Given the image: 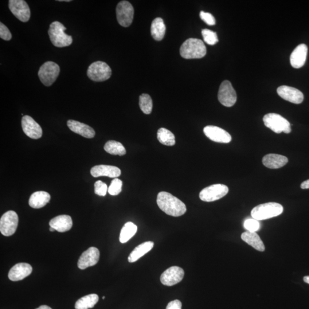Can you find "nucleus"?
Returning a JSON list of instances; mask_svg holds the SVG:
<instances>
[{"instance_id":"nucleus-1","label":"nucleus","mask_w":309,"mask_h":309,"mask_svg":"<svg viewBox=\"0 0 309 309\" xmlns=\"http://www.w3.org/2000/svg\"><path fill=\"white\" fill-rule=\"evenodd\" d=\"M156 201L159 208L169 216L178 217L186 212L185 203L169 193L164 191L159 193Z\"/></svg>"},{"instance_id":"nucleus-2","label":"nucleus","mask_w":309,"mask_h":309,"mask_svg":"<svg viewBox=\"0 0 309 309\" xmlns=\"http://www.w3.org/2000/svg\"><path fill=\"white\" fill-rule=\"evenodd\" d=\"M206 47L200 39L190 38L184 42L180 48L181 56L186 59L201 58L206 56Z\"/></svg>"},{"instance_id":"nucleus-3","label":"nucleus","mask_w":309,"mask_h":309,"mask_svg":"<svg viewBox=\"0 0 309 309\" xmlns=\"http://www.w3.org/2000/svg\"><path fill=\"white\" fill-rule=\"evenodd\" d=\"M66 28L62 23L54 21L50 23L48 34L53 45L58 48H63L72 44L73 39L71 36L64 32Z\"/></svg>"},{"instance_id":"nucleus-4","label":"nucleus","mask_w":309,"mask_h":309,"mask_svg":"<svg viewBox=\"0 0 309 309\" xmlns=\"http://www.w3.org/2000/svg\"><path fill=\"white\" fill-rule=\"evenodd\" d=\"M283 211L284 207L279 203L269 202L254 207L251 215L255 220L262 221L279 216Z\"/></svg>"},{"instance_id":"nucleus-5","label":"nucleus","mask_w":309,"mask_h":309,"mask_svg":"<svg viewBox=\"0 0 309 309\" xmlns=\"http://www.w3.org/2000/svg\"><path fill=\"white\" fill-rule=\"evenodd\" d=\"M263 121L265 126L276 134H281V132L289 134L292 131L291 125L289 121L277 113H268L264 116Z\"/></svg>"},{"instance_id":"nucleus-6","label":"nucleus","mask_w":309,"mask_h":309,"mask_svg":"<svg viewBox=\"0 0 309 309\" xmlns=\"http://www.w3.org/2000/svg\"><path fill=\"white\" fill-rule=\"evenodd\" d=\"M60 71V66L55 62L46 61L39 69L38 76L43 84L49 87L56 80Z\"/></svg>"},{"instance_id":"nucleus-7","label":"nucleus","mask_w":309,"mask_h":309,"mask_svg":"<svg viewBox=\"0 0 309 309\" xmlns=\"http://www.w3.org/2000/svg\"><path fill=\"white\" fill-rule=\"evenodd\" d=\"M112 70L105 62L97 61L89 66L87 76L93 81L102 82L111 77Z\"/></svg>"},{"instance_id":"nucleus-8","label":"nucleus","mask_w":309,"mask_h":309,"mask_svg":"<svg viewBox=\"0 0 309 309\" xmlns=\"http://www.w3.org/2000/svg\"><path fill=\"white\" fill-rule=\"evenodd\" d=\"M229 190L228 186L222 184H216L203 189L199 194V198L204 202L216 201L226 196Z\"/></svg>"},{"instance_id":"nucleus-9","label":"nucleus","mask_w":309,"mask_h":309,"mask_svg":"<svg viewBox=\"0 0 309 309\" xmlns=\"http://www.w3.org/2000/svg\"><path fill=\"white\" fill-rule=\"evenodd\" d=\"M218 97L220 102L225 107H231L236 104L237 93L230 81L225 80L222 82L219 89Z\"/></svg>"},{"instance_id":"nucleus-10","label":"nucleus","mask_w":309,"mask_h":309,"mask_svg":"<svg viewBox=\"0 0 309 309\" xmlns=\"http://www.w3.org/2000/svg\"><path fill=\"white\" fill-rule=\"evenodd\" d=\"M117 20L121 26H130L134 19V9L127 1H120L116 9Z\"/></svg>"},{"instance_id":"nucleus-11","label":"nucleus","mask_w":309,"mask_h":309,"mask_svg":"<svg viewBox=\"0 0 309 309\" xmlns=\"http://www.w3.org/2000/svg\"><path fill=\"white\" fill-rule=\"evenodd\" d=\"M18 224V217L14 211H7L0 220V231L3 236H12L16 231Z\"/></svg>"},{"instance_id":"nucleus-12","label":"nucleus","mask_w":309,"mask_h":309,"mask_svg":"<svg viewBox=\"0 0 309 309\" xmlns=\"http://www.w3.org/2000/svg\"><path fill=\"white\" fill-rule=\"evenodd\" d=\"M9 8L15 17L23 22H28L30 17L29 7L23 0H9Z\"/></svg>"},{"instance_id":"nucleus-13","label":"nucleus","mask_w":309,"mask_h":309,"mask_svg":"<svg viewBox=\"0 0 309 309\" xmlns=\"http://www.w3.org/2000/svg\"><path fill=\"white\" fill-rule=\"evenodd\" d=\"M185 276L183 269L178 267H171L164 272L161 277L160 281L163 285L167 287H172L181 282Z\"/></svg>"},{"instance_id":"nucleus-14","label":"nucleus","mask_w":309,"mask_h":309,"mask_svg":"<svg viewBox=\"0 0 309 309\" xmlns=\"http://www.w3.org/2000/svg\"><path fill=\"white\" fill-rule=\"evenodd\" d=\"M203 132L207 138L215 142L229 143L232 139L229 132L217 126H207L203 129Z\"/></svg>"},{"instance_id":"nucleus-15","label":"nucleus","mask_w":309,"mask_h":309,"mask_svg":"<svg viewBox=\"0 0 309 309\" xmlns=\"http://www.w3.org/2000/svg\"><path fill=\"white\" fill-rule=\"evenodd\" d=\"M22 128L23 132L31 139H38L42 135V128L32 117L25 115L22 117L21 120Z\"/></svg>"},{"instance_id":"nucleus-16","label":"nucleus","mask_w":309,"mask_h":309,"mask_svg":"<svg viewBox=\"0 0 309 309\" xmlns=\"http://www.w3.org/2000/svg\"><path fill=\"white\" fill-rule=\"evenodd\" d=\"M100 258V252L98 249L91 247L86 250L81 254L77 266L81 270H84L93 267L98 263Z\"/></svg>"},{"instance_id":"nucleus-17","label":"nucleus","mask_w":309,"mask_h":309,"mask_svg":"<svg viewBox=\"0 0 309 309\" xmlns=\"http://www.w3.org/2000/svg\"><path fill=\"white\" fill-rule=\"evenodd\" d=\"M277 93L282 98L292 103L299 104L304 101V96L303 92L298 89L289 86H281L278 88Z\"/></svg>"},{"instance_id":"nucleus-18","label":"nucleus","mask_w":309,"mask_h":309,"mask_svg":"<svg viewBox=\"0 0 309 309\" xmlns=\"http://www.w3.org/2000/svg\"><path fill=\"white\" fill-rule=\"evenodd\" d=\"M32 272V267L26 263H19L15 265L8 273L9 279L12 281H18L24 279Z\"/></svg>"},{"instance_id":"nucleus-19","label":"nucleus","mask_w":309,"mask_h":309,"mask_svg":"<svg viewBox=\"0 0 309 309\" xmlns=\"http://www.w3.org/2000/svg\"><path fill=\"white\" fill-rule=\"evenodd\" d=\"M92 177H107L116 178L121 175V170L118 167L109 165H98L94 166L91 170Z\"/></svg>"},{"instance_id":"nucleus-20","label":"nucleus","mask_w":309,"mask_h":309,"mask_svg":"<svg viewBox=\"0 0 309 309\" xmlns=\"http://www.w3.org/2000/svg\"><path fill=\"white\" fill-rule=\"evenodd\" d=\"M308 54V46L301 44L296 48L291 54V64L293 68H300L305 64Z\"/></svg>"},{"instance_id":"nucleus-21","label":"nucleus","mask_w":309,"mask_h":309,"mask_svg":"<svg viewBox=\"0 0 309 309\" xmlns=\"http://www.w3.org/2000/svg\"><path fill=\"white\" fill-rule=\"evenodd\" d=\"M67 126L70 130L84 138L91 139L95 136V130L84 123L77 122L76 120H69L67 122Z\"/></svg>"},{"instance_id":"nucleus-22","label":"nucleus","mask_w":309,"mask_h":309,"mask_svg":"<svg viewBox=\"0 0 309 309\" xmlns=\"http://www.w3.org/2000/svg\"><path fill=\"white\" fill-rule=\"evenodd\" d=\"M73 222L71 217L67 215H61L52 219L49 222V226L58 232H68L72 228Z\"/></svg>"},{"instance_id":"nucleus-23","label":"nucleus","mask_w":309,"mask_h":309,"mask_svg":"<svg viewBox=\"0 0 309 309\" xmlns=\"http://www.w3.org/2000/svg\"><path fill=\"white\" fill-rule=\"evenodd\" d=\"M288 161L286 156L276 154H268L263 159L264 165L271 169H280L286 165Z\"/></svg>"},{"instance_id":"nucleus-24","label":"nucleus","mask_w":309,"mask_h":309,"mask_svg":"<svg viewBox=\"0 0 309 309\" xmlns=\"http://www.w3.org/2000/svg\"><path fill=\"white\" fill-rule=\"evenodd\" d=\"M242 240L259 252H264L265 246L261 238L256 232H250L247 231L241 235Z\"/></svg>"},{"instance_id":"nucleus-25","label":"nucleus","mask_w":309,"mask_h":309,"mask_svg":"<svg viewBox=\"0 0 309 309\" xmlns=\"http://www.w3.org/2000/svg\"><path fill=\"white\" fill-rule=\"evenodd\" d=\"M50 195L45 191H37L31 195L29 205L33 209H41L49 202Z\"/></svg>"},{"instance_id":"nucleus-26","label":"nucleus","mask_w":309,"mask_h":309,"mask_svg":"<svg viewBox=\"0 0 309 309\" xmlns=\"http://www.w3.org/2000/svg\"><path fill=\"white\" fill-rule=\"evenodd\" d=\"M154 242L148 241L139 245L133 250L128 258L129 263H133L138 261L146 254L151 251L154 248Z\"/></svg>"},{"instance_id":"nucleus-27","label":"nucleus","mask_w":309,"mask_h":309,"mask_svg":"<svg viewBox=\"0 0 309 309\" xmlns=\"http://www.w3.org/2000/svg\"><path fill=\"white\" fill-rule=\"evenodd\" d=\"M166 25L162 18H156L152 21L151 26V33L152 37L156 41H161L166 33Z\"/></svg>"},{"instance_id":"nucleus-28","label":"nucleus","mask_w":309,"mask_h":309,"mask_svg":"<svg viewBox=\"0 0 309 309\" xmlns=\"http://www.w3.org/2000/svg\"><path fill=\"white\" fill-rule=\"evenodd\" d=\"M99 301V296L91 294L82 297L75 304L76 309H88L93 308Z\"/></svg>"},{"instance_id":"nucleus-29","label":"nucleus","mask_w":309,"mask_h":309,"mask_svg":"<svg viewBox=\"0 0 309 309\" xmlns=\"http://www.w3.org/2000/svg\"><path fill=\"white\" fill-rule=\"evenodd\" d=\"M136 225L132 222H128L123 227L121 230L119 240L121 243H126L131 238L134 237L137 232Z\"/></svg>"},{"instance_id":"nucleus-30","label":"nucleus","mask_w":309,"mask_h":309,"mask_svg":"<svg viewBox=\"0 0 309 309\" xmlns=\"http://www.w3.org/2000/svg\"><path fill=\"white\" fill-rule=\"evenodd\" d=\"M104 150L113 155L123 156L126 154V148L123 144L115 140H109L104 146Z\"/></svg>"},{"instance_id":"nucleus-31","label":"nucleus","mask_w":309,"mask_h":309,"mask_svg":"<svg viewBox=\"0 0 309 309\" xmlns=\"http://www.w3.org/2000/svg\"><path fill=\"white\" fill-rule=\"evenodd\" d=\"M157 138L159 142L163 145L173 146L175 144L174 135L170 131L164 128H160L158 131Z\"/></svg>"},{"instance_id":"nucleus-32","label":"nucleus","mask_w":309,"mask_h":309,"mask_svg":"<svg viewBox=\"0 0 309 309\" xmlns=\"http://www.w3.org/2000/svg\"><path fill=\"white\" fill-rule=\"evenodd\" d=\"M139 106L144 113L147 115L150 114L153 107V103L151 96L146 93L140 96Z\"/></svg>"},{"instance_id":"nucleus-33","label":"nucleus","mask_w":309,"mask_h":309,"mask_svg":"<svg viewBox=\"0 0 309 309\" xmlns=\"http://www.w3.org/2000/svg\"><path fill=\"white\" fill-rule=\"evenodd\" d=\"M202 34L204 41L207 44L214 45L219 41L217 33L212 30L207 29H203Z\"/></svg>"},{"instance_id":"nucleus-34","label":"nucleus","mask_w":309,"mask_h":309,"mask_svg":"<svg viewBox=\"0 0 309 309\" xmlns=\"http://www.w3.org/2000/svg\"><path fill=\"white\" fill-rule=\"evenodd\" d=\"M122 181L118 178H115L108 188V193L113 196L119 194L122 190Z\"/></svg>"},{"instance_id":"nucleus-35","label":"nucleus","mask_w":309,"mask_h":309,"mask_svg":"<svg viewBox=\"0 0 309 309\" xmlns=\"http://www.w3.org/2000/svg\"><path fill=\"white\" fill-rule=\"evenodd\" d=\"M244 228L250 232H256L260 228L258 221L255 219H248L244 222Z\"/></svg>"},{"instance_id":"nucleus-36","label":"nucleus","mask_w":309,"mask_h":309,"mask_svg":"<svg viewBox=\"0 0 309 309\" xmlns=\"http://www.w3.org/2000/svg\"><path fill=\"white\" fill-rule=\"evenodd\" d=\"M108 191L106 184L101 181H97L95 183V193L99 196L104 197Z\"/></svg>"},{"instance_id":"nucleus-37","label":"nucleus","mask_w":309,"mask_h":309,"mask_svg":"<svg viewBox=\"0 0 309 309\" xmlns=\"http://www.w3.org/2000/svg\"><path fill=\"white\" fill-rule=\"evenodd\" d=\"M0 37L6 41L10 40L12 37L9 29L2 22H0Z\"/></svg>"},{"instance_id":"nucleus-38","label":"nucleus","mask_w":309,"mask_h":309,"mask_svg":"<svg viewBox=\"0 0 309 309\" xmlns=\"http://www.w3.org/2000/svg\"><path fill=\"white\" fill-rule=\"evenodd\" d=\"M200 17L203 21L207 23V25H214L216 24V18H215L213 14H211L210 13L201 11L200 13Z\"/></svg>"},{"instance_id":"nucleus-39","label":"nucleus","mask_w":309,"mask_h":309,"mask_svg":"<svg viewBox=\"0 0 309 309\" xmlns=\"http://www.w3.org/2000/svg\"><path fill=\"white\" fill-rule=\"evenodd\" d=\"M182 304L179 300L171 301L168 304L166 309H182Z\"/></svg>"},{"instance_id":"nucleus-40","label":"nucleus","mask_w":309,"mask_h":309,"mask_svg":"<svg viewBox=\"0 0 309 309\" xmlns=\"http://www.w3.org/2000/svg\"><path fill=\"white\" fill-rule=\"evenodd\" d=\"M301 188L302 189H309V179L307 181L304 182L301 184Z\"/></svg>"},{"instance_id":"nucleus-41","label":"nucleus","mask_w":309,"mask_h":309,"mask_svg":"<svg viewBox=\"0 0 309 309\" xmlns=\"http://www.w3.org/2000/svg\"><path fill=\"white\" fill-rule=\"evenodd\" d=\"M36 309H52L48 306H46V305H42V306Z\"/></svg>"},{"instance_id":"nucleus-42","label":"nucleus","mask_w":309,"mask_h":309,"mask_svg":"<svg viewBox=\"0 0 309 309\" xmlns=\"http://www.w3.org/2000/svg\"><path fill=\"white\" fill-rule=\"evenodd\" d=\"M304 281L305 283L309 284V276H306L304 278Z\"/></svg>"},{"instance_id":"nucleus-43","label":"nucleus","mask_w":309,"mask_h":309,"mask_svg":"<svg viewBox=\"0 0 309 309\" xmlns=\"http://www.w3.org/2000/svg\"><path fill=\"white\" fill-rule=\"evenodd\" d=\"M60 1V2H70L71 1H70V0H59V1Z\"/></svg>"},{"instance_id":"nucleus-44","label":"nucleus","mask_w":309,"mask_h":309,"mask_svg":"<svg viewBox=\"0 0 309 309\" xmlns=\"http://www.w3.org/2000/svg\"><path fill=\"white\" fill-rule=\"evenodd\" d=\"M49 230H50V232H54V231H55V229L51 228V227H50Z\"/></svg>"},{"instance_id":"nucleus-45","label":"nucleus","mask_w":309,"mask_h":309,"mask_svg":"<svg viewBox=\"0 0 309 309\" xmlns=\"http://www.w3.org/2000/svg\"><path fill=\"white\" fill-rule=\"evenodd\" d=\"M105 299V297H103V300Z\"/></svg>"}]
</instances>
